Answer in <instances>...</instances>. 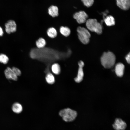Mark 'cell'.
I'll return each instance as SVG.
<instances>
[{
  "label": "cell",
  "mask_w": 130,
  "mask_h": 130,
  "mask_svg": "<svg viewBox=\"0 0 130 130\" xmlns=\"http://www.w3.org/2000/svg\"><path fill=\"white\" fill-rule=\"evenodd\" d=\"M12 109L15 113L19 114L21 113L23 110V107L21 104L18 103H14L12 105Z\"/></svg>",
  "instance_id": "13"
},
{
  "label": "cell",
  "mask_w": 130,
  "mask_h": 130,
  "mask_svg": "<svg viewBox=\"0 0 130 130\" xmlns=\"http://www.w3.org/2000/svg\"><path fill=\"white\" fill-rule=\"evenodd\" d=\"M84 5L86 7H89L91 6L94 3V0H81Z\"/></svg>",
  "instance_id": "21"
},
{
  "label": "cell",
  "mask_w": 130,
  "mask_h": 130,
  "mask_svg": "<svg viewBox=\"0 0 130 130\" xmlns=\"http://www.w3.org/2000/svg\"><path fill=\"white\" fill-rule=\"evenodd\" d=\"M112 125L113 128L116 130H124L127 127L126 122L119 118L116 119Z\"/></svg>",
  "instance_id": "6"
},
{
  "label": "cell",
  "mask_w": 130,
  "mask_h": 130,
  "mask_svg": "<svg viewBox=\"0 0 130 130\" xmlns=\"http://www.w3.org/2000/svg\"><path fill=\"white\" fill-rule=\"evenodd\" d=\"M104 21L106 25L108 26H111L115 24L114 18L111 15L107 16L104 19Z\"/></svg>",
  "instance_id": "14"
},
{
  "label": "cell",
  "mask_w": 130,
  "mask_h": 130,
  "mask_svg": "<svg viewBox=\"0 0 130 130\" xmlns=\"http://www.w3.org/2000/svg\"><path fill=\"white\" fill-rule=\"evenodd\" d=\"M3 34V31L2 28L0 26V36H2Z\"/></svg>",
  "instance_id": "24"
},
{
  "label": "cell",
  "mask_w": 130,
  "mask_h": 130,
  "mask_svg": "<svg viewBox=\"0 0 130 130\" xmlns=\"http://www.w3.org/2000/svg\"><path fill=\"white\" fill-rule=\"evenodd\" d=\"M60 33L63 36L67 37L69 36L70 33V29L67 27L61 26L59 30Z\"/></svg>",
  "instance_id": "16"
},
{
  "label": "cell",
  "mask_w": 130,
  "mask_h": 130,
  "mask_svg": "<svg viewBox=\"0 0 130 130\" xmlns=\"http://www.w3.org/2000/svg\"><path fill=\"white\" fill-rule=\"evenodd\" d=\"M86 25L87 28L90 31L94 32L99 34L102 33V26L96 19H88L86 22Z\"/></svg>",
  "instance_id": "4"
},
{
  "label": "cell",
  "mask_w": 130,
  "mask_h": 130,
  "mask_svg": "<svg viewBox=\"0 0 130 130\" xmlns=\"http://www.w3.org/2000/svg\"><path fill=\"white\" fill-rule=\"evenodd\" d=\"M46 79L47 82L49 84H53L55 82V78L53 75L51 73L47 74Z\"/></svg>",
  "instance_id": "19"
},
{
  "label": "cell",
  "mask_w": 130,
  "mask_h": 130,
  "mask_svg": "<svg viewBox=\"0 0 130 130\" xmlns=\"http://www.w3.org/2000/svg\"><path fill=\"white\" fill-rule=\"evenodd\" d=\"M5 30L8 34L15 32L16 30V25L13 20H9L5 24Z\"/></svg>",
  "instance_id": "7"
},
{
  "label": "cell",
  "mask_w": 130,
  "mask_h": 130,
  "mask_svg": "<svg viewBox=\"0 0 130 130\" xmlns=\"http://www.w3.org/2000/svg\"><path fill=\"white\" fill-rule=\"evenodd\" d=\"M73 17L78 24H81L86 22L88 16L85 11H80L74 13Z\"/></svg>",
  "instance_id": "5"
},
{
  "label": "cell",
  "mask_w": 130,
  "mask_h": 130,
  "mask_svg": "<svg viewBox=\"0 0 130 130\" xmlns=\"http://www.w3.org/2000/svg\"><path fill=\"white\" fill-rule=\"evenodd\" d=\"M12 70L15 74L17 76H20L21 74L20 70L18 68L13 67L12 68Z\"/></svg>",
  "instance_id": "22"
},
{
  "label": "cell",
  "mask_w": 130,
  "mask_h": 130,
  "mask_svg": "<svg viewBox=\"0 0 130 130\" xmlns=\"http://www.w3.org/2000/svg\"><path fill=\"white\" fill-rule=\"evenodd\" d=\"M79 68L77 77L74 78L75 81L77 83L81 82L83 80L84 75L83 67L84 65V63L81 60L78 62Z\"/></svg>",
  "instance_id": "8"
},
{
  "label": "cell",
  "mask_w": 130,
  "mask_h": 130,
  "mask_svg": "<svg viewBox=\"0 0 130 130\" xmlns=\"http://www.w3.org/2000/svg\"><path fill=\"white\" fill-rule=\"evenodd\" d=\"M9 60V58L6 55L3 54H0V62L4 64H7Z\"/></svg>",
  "instance_id": "20"
},
{
  "label": "cell",
  "mask_w": 130,
  "mask_h": 130,
  "mask_svg": "<svg viewBox=\"0 0 130 130\" xmlns=\"http://www.w3.org/2000/svg\"><path fill=\"white\" fill-rule=\"evenodd\" d=\"M130 52H129V53L126 55L125 57V58L127 62L129 64H130Z\"/></svg>",
  "instance_id": "23"
},
{
  "label": "cell",
  "mask_w": 130,
  "mask_h": 130,
  "mask_svg": "<svg viewBox=\"0 0 130 130\" xmlns=\"http://www.w3.org/2000/svg\"><path fill=\"white\" fill-rule=\"evenodd\" d=\"M4 73L6 78L9 79L16 81L17 80V76L15 74L12 68L7 67Z\"/></svg>",
  "instance_id": "10"
},
{
  "label": "cell",
  "mask_w": 130,
  "mask_h": 130,
  "mask_svg": "<svg viewBox=\"0 0 130 130\" xmlns=\"http://www.w3.org/2000/svg\"><path fill=\"white\" fill-rule=\"evenodd\" d=\"M59 11L56 6L52 5L48 8V13L51 17L54 18L58 16L59 15Z\"/></svg>",
  "instance_id": "12"
},
{
  "label": "cell",
  "mask_w": 130,
  "mask_h": 130,
  "mask_svg": "<svg viewBox=\"0 0 130 130\" xmlns=\"http://www.w3.org/2000/svg\"><path fill=\"white\" fill-rule=\"evenodd\" d=\"M51 69L53 72L56 74H58L60 73V66L57 63L53 64L52 66Z\"/></svg>",
  "instance_id": "18"
},
{
  "label": "cell",
  "mask_w": 130,
  "mask_h": 130,
  "mask_svg": "<svg viewBox=\"0 0 130 130\" xmlns=\"http://www.w3.org/2000/svg\"><path fill=\"white\" fill-rule=\"evenodd\" d=\"M115 55L110 51L104 52L101 58V63L104 67L106 68L112 67L115 64Z\"/></svg>",
  "instance_id": "1"
},
{
  "label": "cell",
  "mask_w": 130,
  "mask_h": 130,
  "mask_svg": "<svg viewBox=\"0 0 130 130\" xmlns=\"http://www.w3.org/2000/svg\"><path fill=\"white\" fill-rule=\"evenodd\" d=\"M47 33L48 36L52 38L55 37L57 35L56 30L53 27H51L48 28L47 30Z\"/></svg>",
  "instance_id": "17"
},
{
  "label": "cell",
  "mask_w": 130,
  "mask_h": 130,
  "mask_svg": "<svg viewBox=\"0 0 130 130\" xmlns=\"http://www.w3.org/2000/svg\"><path fill=\"white\" fill-rule=\"evenodd\" d=\"M116 2L117 6L123 10H127L130 8V0H116Z\"/></svg>",
  "instance_id": "9"
},
{
  "label": "cell",
  "mask_w": 130,
  "mask_h": 130,
  "mask_svg": "<svg viewBox=\"0 0 130 130\" xmlns=\"http://www.w3.org/2000/svg\"><path fill=\"white\" fill-rule=\"evenodd\" d=\"M125 66L124 65L121 63L117 64L115 68V73L117 76L121 77L124 75Z\"/></svg>",
  "instance_id": "11"
},
{
  "label": "cell",
  "mask_w": 130,
  "mask_h": 130,
  "mask_svg": "<svg viewBox=\"0 0 130 130\" xmlns=\"http://www.w3.org/2000/svg\"><path fill=\"white\" fill-rule=\"evenodd\" d=\"M76 31L78 37L80 41L84 44H88L91 36L88 31L85 28L81 26H78Z\"/></svg>",
  "instance_id": "3"
},
{
  "label": "cell",
  "mask_w": 130,
  "mask_h": 130,
  "mask_svg": "<svg viewBox=\"0 0 130 130\" xmlns=\"http://www.w3.org/2000/svg\"><path fill=\"white\" fill-rule=\"evenodd\" d=\"M59 114L63 120L67 122L74 121L77 115V112L76 111L69 108L61 110Z\"/></svg>",
  "instance_id": "2"
},
{
  "label": "cell",
  "mask_w": 130,
  "mask_h": 130,
  "mask_svg": "<svg viewBox=\"0 0 130 130\" xmlns=\"http://www.w3.org/2000/svg\"><path fill=\"white\" fill-rule=\"evenodd\" d=\"M36 45L37 48H42L45 46L46 42L44 39L42 38H40L36 41Z\"/></svg>",
  "instance_id": "15"
}]
</instances>
